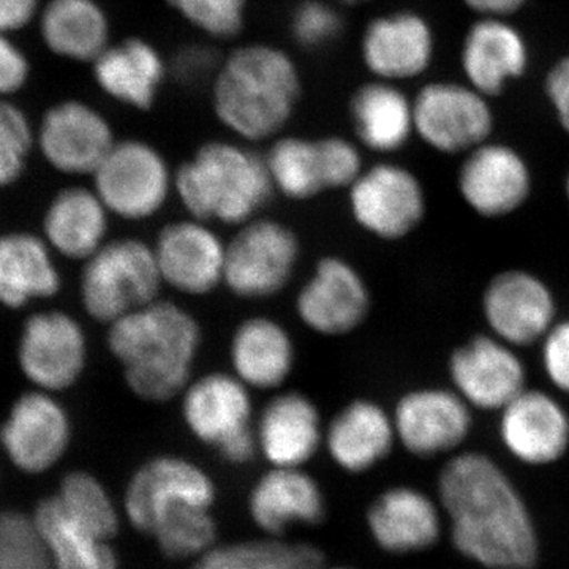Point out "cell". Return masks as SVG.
<instances>
[{"label": "cell", "instance_id": "cell-46", "mask_svg": "<svg viewBox=\"0 0 569 569\" xmlns=\"http://www.w3.org/2000/svg\"><path fill=\"white\" fill-rule=\"evenodd\" d=\"M546 91L559 116L560 126L569 134V56L550 70Z\"/></svg>", "mask_w": 569, "mask_h": 569}, {"label": "cell", "instance_id": "cell-22", "mask_svg": "<svg viewBox=\"0 0 569 569\" xmlns=\"http://www.w3.org/2000/svg\"><path fill=\"white\" fill-rule=\"evenodd\" d=\"M18 361L22 373L40 391L70 388L88 362L84 329L69 313H36L22 328Z\"/></svg>", "mask_w": 569, "mask_h": 569}, {"label": "cell", "instance_id": "cell-15", "mask_svg": "<svg viewBox=\"0 0 569 569\" xmlns=\"http://www.w3.org/2000/svg\"><path fill=\"white\" fill-rule=\"evenodd\" d=\"M328 492L307 468L269 467L247 490L246 515L257 535L293 538L295 531L323 527Z\"/></svg>", "mask_w": 569, "mask_h": 569}, {"label": "cell", "instance_id": "cell-24", "mask_svg": "<svg viewBox=\"0 0 569 569\" xmlns=\"http://www.w3.org/2000/svg\"><path fill=\"white\" fill-rule=\"evenodd\" d=\"M396 448L391 411L367 397L348 402L325 427L326 455L348 477H365L377 470Z\"/></svg>", "mask_w": 569, "mask_h": 569}, {"label": "cell", "instance_id": "cell-33", "mask_svg": "<svg viewBox=\"0 0 569 569\" xmlns=\"http://www.w3.org/2000/svg\"><path fill=\"white\" fill-rule=\"evenodd\" d=\"M54 569H122L111 541L82 529L63 511L54 496L43 498L32 515Z\"/></svg>", "mask_w": 569, "mask_h": 569}, {"label": "cell", "instance_id": "cell-18", "mask_svg": "<svg viewBox=\"0 0 569 569\" xmlns=\"http://www.w3.org/2000/svg\"><path fill=\"white\" fill-rule=\"evenodd\" d=\"M415 132L437 152L467 153L489 141L493 114L486 96L471 86L433 82L413 103Z\"/></svg>", "mask_w": 569, "mask_h": 569}, {"label": "cell", "instance_id": "cell-23", "mask_svg": "<svg viewBox=\"0 0 569 569\" xmlns=\"http://www.w3.org/2000/svg\"><path fill=\"white\" fill-rule=\"evenodd\" d=\"M163 284L186 296H206L223 284L227 244L201 220L164 224L152 246Z\"/></svg>", "mask_w": 569, "mask_h": 569}, {"label": "cell", "instance_id": "cell-14", "mask_svg": "<svg viewBox=\"0 0 569 569\" xmlns=\"http://www.w3.org/2000/svg\"><path fill=\"white\" fill-rule=\"evenodd\" d=\"M93 178V190L110 213L123 220L151 219L174 189V176L149 142L116 141Z\"/></svg>", "mask_w": 569, "mask_h": 569}, {"label": "cell", "instance_id": "cell-1", "mask_svg": "<svg viewBox=\"0 0 569 569\" xmlns=\"http://www.w3.org/2000/svg\"><path fill=\"white\" fill-rule=\"evenodd\" d=\"M433 492L443 509L447 545L477 569H538L545 538L518 479L496 456L466 448L441 460Z\"/></svg>", "mask_w": 569, "mask_h": 569}, {"label": "cell", "instance_id": "cell-4", "mask_svg": "<svg viewBox=\"0 0 569 569\" xmlns=\"http://www.w3.org/2000/svg\"><path fill=\"white\" fill-rule=\"evenodd\" d=\"M189 217L241 227L257 219L276 192L260 156L234 142H206L174 174Z\"/></svg>", "mask_w": 569, "mask_h": 569}, {"label": "cell", "instance_id": "cell-25", "mask_svg": "<svg viewBox=\"0 0 569 569\" xmlns=\"http://www.w3.org/2000/svg\"><path fill=\"white\" fill-rule=\"evenodd\" d=\"M320 408L301 391H282L254 418L258 452L269 467L306 468L323 449Z\"/></svg>", "mask_w": 569, "mask_h": 569}, {"label": "cell", "instance_id": "cell-11", "mask_svg": "<svg viewBox=\"0 0 569 569\" xmlns=\"http://www.w3.org/2000/svg\"><path fill=\"white\" fill-rule=\"evenodd\" d=\"M497 441L505 458L529 470H548L569 456L567 399L529 387L497 413Z\"/></svg>", "mask_w": 569, "mask_h": 569}, {"label": "cell", "instance_id": "cell-26", "mask_svg": "<svg viewBox=\"0 0 569 569\" xmlns=\"http://www.w3.org/2000/svg\"><path fill=\"white\" fill-rule=\"evenodd\" d=\"M231 373L253 391H277L296 366L293 337L280 321L266 316L247 318L230 340Z\"/></svg>", "mask_w": 569, "mask_h": 569}, {"label": "cell", "instance_id": "cell-45", "mask_svg": "<svg viewBox=\"0 0 569 569\" xmlns=\"http://www.w3.org/2000/svg\"><path fill=\"white\" fill-rule=\"evenodd\" d=\"M41 0H0V33L24 31L39 20Z\"/></svg>", "mask_w": 569, "mask_h": 569}, {"label": "cell", "instance_id": "cell-9", "mask_svg": "<svg viewBox=\"0 0 569 569\" xmlns=\"http://www.w3.org/2000/svg\"><path fill=\"white\" fill-rule=\"evenodd\" d=\"M397 447L418 460H445L468 448L477 411L451 387L408 389L391 410Z\"/></svg>", "mask_w": 569, "mask_h": 569}, {"label": "cell", "instance_id": "cell-44", "mask_svg": "<svg viewBox=\"0 0 569 569\" xmlns=\"http://www.w3.org/2000/svg\"><path fill=\"white\" fill-rule=\"evenodd\" d=\"M32 62L24 48L9 33H0V99L13 100L28 88Z\"/></svg>", "mask_w": 569, "mask_h": 569}, {"label": "cell", "instance_id": "cell-12", "mask_svg": "<svg viewBox=\"0 0 569 569\" xmlns=\"http://www.w3.org/2000/svg\"><path fill=\"white\" fill-rule=\"evenodd\" d=\"M355 223L380 241L410 238L429 213L425 183L399 163H377L362 171L348 189Z\"/></svg>", "mask_w": 569, "mask_h": 569}, {"label": "cell", "instance_id": "cell-43", "mask_svg": "<svg viewBox=\"0 0 569 569\" xmlns=\"http://www.w3.org/2000/svg\"><path fill=\"white\" fill-rule=\"evenodd\" d=\"M342 28L339 14L331 7L318 0L302 3L296 10L291 29L295 39L302 47L316 48L335 39Z\"/></svg>", "mask_w": 569, "mask_h": 569}, {"label": "cell", "instance_id": "cell-35", "mask_svg": "<svg viewBox=\"0 0 569 569\" xmlns=\"http://www.w3.org/2000/svg\"><path fill=\"white\" fill-rule=\"evenodd\" d=\"M359 140L372 151H399L415 132L413 103L388 82H370L356 92L351 103Z\"/></svg>", "mask_w": 569, "mask_h": 569}, {"label": "cell", "instance_id": "cell-42", "mask_svg": "<svg viewBox=\"0 0 569 569\" xmlns=\"http://www.w3.org/2000/svg\"><path fill=\"white\" fill-rule=\"evenodd\" d=\"M537 348L539 369L548 388L569 400V316H561Z\"/></svg>", "mask_w": 569, "mask_h": 569}, {"label": "cell", "instance_id": "cell-51", "mask_svg": "<svg viewBox=\"0 0 569 569\" xmlns=\"http://www.w3.org/2000/svg\"><path fill=\"white\" fill-rule=\"evenodd\" d=\"M346 2L358 3V2H362V0H346Z\"/></svg>", "mask_w": 569, "mask_h": 569}, {"label": "cell", "instance_id": "cell-48", "mask_svg": "<svg viewBox=\"0 0 569 569\" xmlns=\"http://www.w3.org/2000/svg\"><path fill=\"white\" fill-rule=\"evenodd\" d=\"M463 2L485 17L501 18L520 9L526 0H463Z\"/></svg>", "mask_w": 569, "mask_h": 569}, {"label": "cell", "instance_id": "cell-34", "mask_svg": "<svg viewBox=\"0 0 569 569\" xmlns=\"http://www.w3.org/2000/svg\"><path fill=\"white\" fill-rule=\"evenodd\" d=\"M328 563L325 550L298 538H252L219 541L189 569H321Z\"/></svg>", "mask_w": 569, "mask_h": 569}, {"label": "cell", "instance_id": "cell-47", "mask_svg": "<svg viewBox=\"0 0 569 569\" xmlns=\"http://www.w3.org/2000/svg\"><path fill=\"white\" fill-rule=\"evenodd\" d=\"M216 58L213 52L204 47H189L176 56L174 70L181 80L193 82L201 80L212 69Z\"/></svg>", "mask_w": 569, "mask_h": 569}, {"label": "cell", "instance_id": "cell-32", "mask_svg": "<svg viewBox=\"0 0 569 569\" xmlns=\"http://www.w3.org/2000/svg\"><path fill=\"white\" fill-rule=\"evenodd\" d=\"M59 290L61 276L40 238L29 233L0 238V305L20 309Z\"/></svg>", "mask_w": 569, "mask_h": 569}, {"label": "cell", "instance_id": "cell-3", "mask_svg": "<svg viewBox=\"0 0 569 569\" xmlns=\"http://www.w3.org/2000/svg\"><path fill=\"white\" fill-rule=\"evenodd\" d=\"M299 91L290 56L269 44H249L236 50L217 73L213 108L231 132L263 141L291 118Z\"/></svg>", "mask_w": 569, "mask_h": 569}, {"label": "cell", "instance_id": "cell-8", "mask_svg": "<svg viewBox=\"0 0 569 569\" xmlns=\"http://www.w3.org/2000/svg\"><path fill=\"white\" fill-rule=\"evenodd\" d=\"M485 331L527 350L561 317L559 295L549 280L527 268H505L489 277L479 295Z\"/></svg>", "mask_w": 569, "mask_h": 569}, {"label": "cell", "instance_id": "cell-17", "mask_svg": "<svg viewBox=\"0 0 569 569\" xmlns=\"http://www.w3.org/2000/svg\"><path fill=\"white\" fill-rule=\"evenodd\" d=\"M296 316L309 331L343 337L358 331L372 309V293L365 276L346 258L329 254L296 296Z\"/></svg>", "mask_w": 569, "mask_h": 569}, {"label": "cell", "instance_id": "cell-36", "mask_svg": "<svg viewBox=\"0 0 569 569\" xmlns=\"http://www.w3.org/2000/svg\"><path fill=\"white\" fill-rule=\"evenodd\" d=\"M264 162L274 190L288 200L309 201L328 192L318 140L280 138L269 149Z\"/></svg>", "mask_w": 569, "mask_h": 569}, {"label": "cell", "instance_id": "cell-7", "mask_svg": "<svg viewBox=\"0 0 569 569\" xmlns=\"http://www.w3.org/2000/svg\"><path fill=\"white\" fill-rule=\"evenodd\" d=\"M362 523L370 545L391 559L427 556L447 545V522L433 490L395 482L367 501Z\"/></svg>", "mask_w": 569, "mask_h": 569}, {"label": "cell", "instance_id": "cell-49", "mask_svg": "<svg viewBox=\"0 0 569 569\" xmlns=\"http://www.w3.org/2000/svg\"><path fill=\"white\" fill-rule=\"evenodd\" d=\"M321 569H361V568L355 567V565H346V563L329 565V563H326L325 567Z\"/></svg>", "mask_w": 569, "mask_h": 569}, {"label": "cell", "instance_id": "cell-27", "mask_svg": "<svg viewBox=\"0 0 569 569\" xmlns=\"http://www.w3.org/2000/svg\"><path fill=\"white\" fill-rule=\"evenodd\" d=\"M432 54V31L411 11L377 18L362 37L366 66L383 80L418 77L429 67Z\"/></svg>", "mask_w": 569, "mask_h": 569}, {"label": "cell", "instance_id": "cell-30", "mask_svg": "<svg viewBox=\"0 0 569 569\" xmlns=\"http://www.w3.org/2000/svg\"><path fill=\"white\" fill-rule=\"evenodd\" d=\"M529 61L527 44L518 29L501 20L478 21L467 33L462 67L468 81L482 96H496L505 82L520 77Z\"/></svg>", "mask_w": 569, "mask_h": 569}, {"label": "cell", "instance_id": "cell-39", "mask_svg": "<svg viewBox=\"0 0 569 569\" xmlns=\"http://www.w3.org/2000/svg\"><path fill=\"white\" fill-rule=\"evenodd\" d=\"M0 569H54L32 516L0 511Z\"/></svg>", "mask_w": 569, "mask_h": 569}, {"label": "cell", "instance_id": "cell-37", "mask_svg": "<svg viewBox=\"0 0 569 569\" xmlns=\"http://www.w3.org/2000/svg\"><path fill=\"white\" fill-rule=\"evenodd\" d=\"M54 497L69 518L96 537L112 542L121 533L122 523L126 522L121 505L103 481L89 471L67 473Z\"/></svg>", "mask_w": 569, "mask_h": 569}, {"label": "cell", "instance_id": "cell-5", "mask_svg": "<svg viewBox=\"0 0 569 569\" xmlns=\"http://www.w3.org/2000/svg\"><path fill=\"white\" fill-rule=\"evenodd\" d=\"M219 498L211 471L186 456L163 452L144 460L130 475L121 508L130 529L149 538L167 516L183 508L216 509Z\"/></svg>", "mask_w": 569, "mask_h": 569}, {"label": "cell", "instance_id": "cell-2", "mask_svg": "<svg viewBox=\"0 0 569 569\" xmlns=\"http://www.w3.org/2000/svg\"><path fill=\"white\" fill-rule=\"evenodd\" d=\"M201 343L203 331L193 313L160 298L108 329V348L122 367L127 387L151 403L181 397L193 380Z\"/></svg>", "mask_w": 569, "mask_h": 569}, {"label": "cell", "instance_id": "cell-50", "mask_svg": "<svg viewBox=\"0 0 569 569\" xmlns=\"http://www.w3.org/2000/svg\"><path fill=\"white\" fill-rule=\"evenodd\" d=\"M563 193H565V200H567V204L569 208V171H568L567 178H565Z\"/></svg>", "mask_w": 569, "mask_h": 569}, {"label": "cell", "instance_id": "cell-21", "mask_svg": "<svg viewBox=\"0 0 569 569\" xmlns=\"http://www.w3.org/2000/svg\"><path fill=\"white\" fill-rule=\"evenodd\" d=\"M250 391L234 373L209 372L193 378L181 395L187 432L217 455L238 438L254 432Z\"/></svg>", "mask_w": 569, "mask_h": 569}, {"label": "cell", "instance_id": "cell-28", "mask_svg": "<svg viewBox=\"0 0 569 569\" xmlns=\"http://www.w3.org/2000/svg\"><path fill=\"white\" fill-rule=\"evenodd\" d=\"M37 24L47 50L66 61L92 63L111 44L110 20L99 0H47Z\"/></svg>", "mask_w": 569, "mask_h": 569}, {"label": "cell", "instance_id": "cell-19", "mask_svg": "<svg viewBox=\"0 0 569 569\" xmlns=\"http://www.w3.org/2000/svg\"><path fill=\"white\" fill-rule=\"evenodd\" d=\"M116 144L103 112L84 100L51 104L36 129V146L54 170L63 174H93Z\"/></svg>", "mask_w": 569, "mask_h": 569}, {"label": "cell", "instance_id": "cell-13", "mask_svg": "<svg viewBox=\"0 0 569 569\" xmlns=\"http://www.w3.org/2000/svg\"><path fill=\"white\" fill-rule=\"evenodd\" d=\"M448 385L477 413H498L529 388L522 350L488 331L468 336L447 359Z\"/></svg>", "mask_w": 569, "mask_h": 569}, {"label": "cell", "instance_id": "cell-20", "mask_svg": "<svg viewBox=\"0 0 569 569\" xmlns=\"http://www.w3.org/2000/svg\"><path fill=\"white\" fill-rule=\"evenodd\" d=\"M71 422L66 408L44 391L22 395L0 427V447L26 475L47 473L66 456Z\"/></svg>", "mask_w": 569, "mask_h": 569}, {"label": "cell", "instance_id": "cell-38", "mask_svg": "<svg viewBox=\"0 0 569 569\" xmlns=\"http://www.w3.org/2000/svg\"><path fill=\"white\" fill-rule=\"evenodd\" d=\"M163 559L193 563L222 541L216 509L183 508L167 516L149 537Z\"/></svg>", "mask_w": 569, "mask_h": 569}, {"label": "cell", "instance_id": "cell-41", "mask_svg": "<svg viewBox=\"0 0 569 569\" xmlns=\"http://www.w3.org/2000/svg\"><path fill=\"white\" fill-rule=\"evenodd\" d=\"M190 24L217 39L241 31L247 0H164Z\"/></svg>", "mask_w": 569, "mask_h": 569}, {"label": "cell", "instance_id": "cell-10", "mask_svg": "<svg viewBox=\"0 0 569 569\" xmlns=\"http://www.w3.org/2000/svg\"><path fill=\"white\" fill-rule=\"evenodd\" d=\"M301 241L279 220H250L227 244L223 284L241 299H268L282 293L298 268Z\"/></svg>", "mask_w": 569, "mask_h": 569}, {"label": "cell", "instance_id": "cell-40", "mask_svg": "<svg viewBox=\"0 0 569 569\" xmlns=\"http://www.w3.org/2000/svg\"><path fill=\"white\" fill-rule=\"evenodd\" d=\"M36 127L13 100L0 99V189L18 181L28 167Z\"/></svg>", "mask_w": 569, "mask_h": 569}, {"label": "cell", "instance_id": "cell-29", "mask_svg": "<svg viewBox=\"0 0 569 569\" xmlns=\"http://www.w3.org/2000/svg\"><path fill=\"white\" fill-rule=\"evenodd\" d=\"M92 73L110 99L134 110H149L162 84L164 63L148 41L127 39L110 44L92 62Z\"/></svg>", "mask_w": 569, "mask_h": 569}, {"label": "cell", "instance_id": "cell-6", "mask_svg": "<svg viewBox=\"0 0 569 569\" xmlns=\"http://www.w3.org/2000/svg\"><path fill=\"white\" fill-rule=\"evenodd\" d=\"M162 287L152 246L141 239H116L86 260L82 306L93 320L111 325L157 301Z\"/></svg>", "mask_w": 569, "mask_h": 569}, {"label": "cell", "instance_id": "cell-16", "mask_svg": "<svg viewBox=\"0 0 569 569\" xmlns=\"http://www.w3.org/2000/svg\"><path fill=\"white\" fill-rule=\"evenodd\" d=\"M456 187L468 211L496 222L530 203L535 178L522 153L503 142L486 141L463 157Z\"/></svg>", "mask_w": 569, "mask_h": 569}, {"label": "cell", "instance_id": "cell-31", "mask_svg": "<svg viewBox=\"0 0 569 569\" xmlns=\"http://www.w3.org/2000/svg\"><path fill=\"white\" fill-rule=\"evenodd\" d=\"M107 206L93 189L69 187L44 213L48 244L71 260H88L107 242Z\"/></svg>", "mask_w": 569, "mask_h": 569}]
</instances>
